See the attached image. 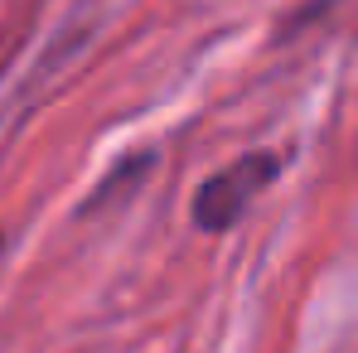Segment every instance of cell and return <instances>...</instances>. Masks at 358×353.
Returning <instances> with one entry per match:
<instances>
[{
    "mask_svg": "<svg viewBox=\"0 0 358 353\" xmlns=\"http://www.w3.org/2000/svg\"><path fill=\"white\" fill-rule=\"evenodd\" d=\"M286 170V155L281 150H247L238 160H228L223 170L203 179L194 189V203H189V223L208 237H223L238 228V218L252 208L257 194H266Z\"/></svg>",
    "mask_w": 358,
    "mask_h": 353,
    "instance_id": "6da1fadb",
    "label": "cell"
},
{
    "mask_svg": "<svg viewBox=\"0 0 358 353\" xmlns=\"http://www.w3.org/2000/svg\"><path fill=\"white\" fill-rule=\"evenodd\" d=\"M0 261H5V237H0Z\"/></svg>",
    "mask_w": 358,
    "mask_h": 353,
    "instance_id": "7a4b0ae2",
    "label": "cell"
}]
</instances>
